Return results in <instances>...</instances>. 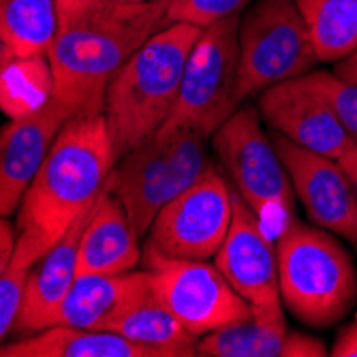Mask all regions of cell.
Returning a JSON list of instances; mask_svg holds the SVG:
<instances>
[{
  "label": "cell",
  "instance_id": "d6a6232c",
  "mask_svg": "<svg viewBox=\"0 0 357 357\" xmlns=\"http://www.w3.org/2000/svg\"><path fill=\"white\" fill-rule=\"evenodd\" d=\"M124 3H154V0H124Z\"/></svg>",
  "mask_w": 357,
  "mask_h": 357
},
{
  "label": "cell",
  "instance_id": "ac0fdd59",
  "mask_svg": "<svg viewBox=\"0 0 357 357\" xmlns=\"http://www.w3.org/2000/svg\"><path fill=\"white\" fill-rule=\"evenodd\" d=\"M204 357H326L328 347L314 336L276 328L255 319L234 323L199 338Z\"/></svg>",
  "mask_w": 357,
  "mask_h": 357
},
{
  "label": "cell",
  "instance_id": "277c9868",
  "mask_svg": "<svg viewBox=\"0 0 357 357\" xmlns=\"http://www.w3.org/2000/svg\"><path fill=\"white\" fill-rule=\"evenodd\" d=\"M276 252L280 300L302 323L328 328L349 312L357 272L332 231L294 218L276 238Z\"/></svg>",
  "mask_w": 357,
  "mask_h": 357
},
{
  "label": "cell",
  "instance_id": "4dcf8cb0",
  "mask_svg": "<svg viewBox=\"0 0 357 357\" xmlns=\"http://www.w3.org/2000/svg\"><path fill=\"white\" fill-rule=\"evenodd\" d=\"M334 73H336L338 77H342V79H347V82H351V84L357 86V52L351 54L349 58L336 62Z\"/></svg>",
  "mask_w": 357,
  "mask_h": 357
},
{
  "label": "cell",
  "instance_id": "cb8c5ba5",
  "mask_svg": "<svg viewBox=\"0 0 357 357\" xmlns=\"http://www.w3.org/2000/svg\"><path fill=\"white\" fill-rule=\"evenodd\" d=\"M37 264V257L32 255L24 244L15 242L13 261L7 272L0 276V347L5 344V338L13 332L15 319L22 306L26 278L30 268Z\"/></svg>",
  "mask_w": 357,
  "mask_h": 357
},
{
  "label": "cell",
  "instance_id": "1f68e13d",
  "mask_svg": "<svg viewBox=\"0 0 357 357\" xmlns=\"http://www.w3.org/2000/svg\"><path fill=\"white\" fill-rule=\"evenodd\" d=\"M11 58H13V54H11V50H9V45H7V41H5V37H3V32H0V73H3L5 64H7Z\"/></svg>",
  "mask_w": 357,
  "mask_h": 357
},
{
  "label": "cell",
  "instance_id": "6da1fadb",
  "mask_svg": "<svg viewBox=\"0 0 357 357\" xmlns=\"http://www.w3.org/2000/svg\"><path fill=\"white\" fill-rule=\"evenodd\" d=\"M116 163L103 114L69 118L17 208V242L43 257L96 204Z\"/></svg>",
  "mask_w": 357,
  "mask_h": 357
},
{
  "label": "cell",
  "instance_id": "ba28073f",
  "mask_svg": "<svg viewBox=\"0 0 357 357\" xmlns=\"http://www.w3.org/2000/svg\"><path fill=\"white\" fill-rule=\"evenodd\" d=\"M319 62L296 0H257L238 28V96L296 79Z\"/></svg>",
  "mask_w": 357,
  "mask_h": 357
},
{
  "label": "cell",
  "instance_id": "44dd1931",
  "mask_svg": "<svg viewBox=\"0 0 357 357\" xmlns=\"http://www.w3.org/2000/svg\"><path fill=\"white\" fill-rule=\"evenodd\" d=\"M319 62L357 52V0H296Z\"/></svg>",
  "mask_w": 357,
  "mask_h": 357
},
{
  "label": "cell",
  "instance_id": "4316f807",
  "mask_svg": "<svg viewBox=\"0 0 357 357\" xmlns=\"http://www.w3.org/2000/svg\"><path fill=\"white\" fill-rule=\"evenodd\" d=\"M15 242H17L15 225L9 220V216H0V276L7 272V268L13 261Z\"/></svg>",
  "mask_w": 357,
  "mask_h": 357
},
{
  "label": "cell",
  "instance_id": "9a60e30c",
  "mask_svg": "<svg viewBox=\"0 0 357 357\" xmlns=\"http://www.w3.org/2000/svg\"><path fill=\"white\" fill-rule=\"evenodd\" d=\"M94 208V206H92ZM90 208V210H92ZM88 212H84L71 229L64 234L43 257L37 259V264L30 268L26 278L22 306L15 319L13 332L15 336H30L45 328L56 326V319L64 298L75 282L77 272V250L79 238L88 220Z\"/></svg>",
  "mask_w": 357,
  "mask_h": 357
},
{
  "label": "cell",
  "instance_id": "5b68a950",
  "mask_svg": "<svg viewBox=\"0 0 357 357\" xmlns=\"http://www.w3.org/2000/svg\"><path fill=\"white\" fill-rule=\"evenodd\" d=\"M212 165L206 137L195 131L156 133L142 146L128 150L107 180L142 238L150 231L156 214L190 188Z\"/></svg>",
  "mask_w": 357,
  "mask_h": 357
},
{
  "label": "cell",
  "instance_id": "f1b7e54d",
  "mask_svg": "<svg viewBox=\"0 0 357 357\" xmlns=\"http://www.w3.org/2000/svg\"><path fill=\"white\" fill-rule=\"evenodd\" d=\"M330 355H334V357H357V319L340 330Z\"/></svg>",
  "mask_w": 357,
  "mask_h": 357
},
{
  "label": "cell",
  "instance_id": "9c48e42d",
  "mask_svg": "<svg viewBox=\"0 0 357 357\" xmlns=\"http://www.w3.org/2000/svg\"><path fill=\"white\" fill-rule=\"evenodd\" d=\"M144 268L152 274V289L186 330L206 336L220 328L252 319L250 304L206 259L172 257L146 244Z\"/></svg>",
  "mask_w": 357,
  "mask_h": 357
},
{
  "label": "cell",
  "instance_id": "7402d4cb",
  "mask_svg": "<svg viewBox=\"0 0 357 357\" xmlns=\"http://www.w3.org/2000/svg\"><path fill=\"white\" fill-rule=\"evenodd\" d=\"M58 28L56 0H0V32L13 58L47 54Z\"/></svg>",
  "mask_w": 357,
  "mask_h": 357
},
{
  "label": "cell",
  "instance_id": "603a6c76",
  "mask_svg": "<svg viewBox=\"0 0 357 357\" xmlns=\"http://www.w3.org/2000/svg\"><path fill=\"white\" fill-rule=\"evenodd\" d=\"M54 96V73L47 54L15 56L0 73V112L9 120L43 107Z\"/></svg>",
  "mask_w": 357,
  "mask_h": 357
},
{
  "label": "cell",
  "instance_id": "4fadbf2b",
  "mask_svg": "<svg viewBox=\"0 0 357 357\" xmlns=\"http://www.w3.org/2000/svg\"><path fill=\"white\" fill-rule=\"evenodd\" d=\"M259 116L289 142L310 152L338 158L351 137L332 105L302 77L270 86L259 96Z\"/></svg>",
  "mask_w": 357,
  "mask_h": 357
},
{
  "label": "cell",
  "instance_id": "7a4b0ae2",
  "mask_svg": "<svg viewBox=\"0 0 357 357\" xmlns=\"http://www.w3.org/2000/svg\"><path fill=\"white\" fill-rule=\"evenodd\" d=\"M165 24H169L167 0H109L60 26L47 50L54 99L71 118L103 114L105 92L114 75Z\"/></svg>",
  "mask_w": 357,
  "mask_h": 357
},
{
  "label": "cell",
  "instance_id": "83f0119b",
  "mask_svg": "<svg viewBox=\"0 0 357 357\" xmlns=\"http://www.w3.org/2000/svg\"><path fill=\"white\" fill-rule=\"evenodd\" d=\"M109 3V0H56V7H58V20L60 26L69 24L73 20H77L79 15L88 13L90 9H96Z\"/></svg>",
  "mask_w": 357,
  "mask_h": 357
},
{
  "label": "cell",
  "instance_id": "e0dca14e",
  "mask_svg": "<svg viewBox=\"0 0 357 357\" xmlns=\"http://www.w3.org/2000/svg\"><path fill=\"white\" fill-rule=\"evenodd\" d=\"M152 291L148 270L77 276L64 298L56 326L109 330L112 323Z\"/></svg>",
  "mask_w": 357,
  "mask_h": 357
},
{
  "label": "cell",
  "instance_id": "ffe728a7",
  "mask_svg": "<svg viewBox=\"0 0 357 357\" xmlns=\"http://www.w3.org/2000/svg\"><path fill=\"white\" fill-rule=\"evenodd\" d=\"M0 357H148L144 349L112 330L52 326L0 347Z\"/></svg>",
  "mask_w": 357,
  "mask_h": 357
},
{
  "label": "cell",
  "instance_id": "d4e9b609",
  "mask_svg": "<svg viewBox=\"0 0 357 357\" xmlns=\"http://www.w3.org/2000/svg\"><path fill=\"white\" fill-rule=\"evenodd\" d=\"M302 79L332 105L351 142L357 144V86L334 71H310Z\"/></svg>",
  "mask_w": 357,
  "mask_h": 357
},
{
  "label": "cell",
  "instance_id": "5bb4252c",
  "mask_svg": "<svg viewBox=\"0 0 357 357\" xmlns=\"http://www.w3.org/2000/svg\"><path fill=\"white\" fill-rule=\"evenodd\" d=\"M71 116L54 96L26 116L9 120L0 128V216L17 212L24 195Z\"/></svg>",
  "mask_w": 357,
  "mask_h": 357
},
{
  "label": "cell",
  "instance_id": "d6986e66",
  "mask_svg": "<svg viewBox=\"0 0 357 357\" xmlns=\"http://www.w3.org/2000/svg\"><path fill=\"white\" fill-rule=\"evenodd\" d=\"M109 330L144 349L148 357L197 355L199 336H195L182 326V321L156 298L154 289L126 312H122L109 326Z\"/></svg>",
  "mask_w": 357,
  "mask_h": 357
},
{
  "label": "cell",
  "instance_id": "30bf717a",
  "mask_svg": "<svg viewBox=\"0 0 357 357\" xmlns=\"http://www.w3.org/2000/svg\"><path fill=\"white\" fill-rule=\"evenodd\" d=\"M214 264L231 287L250 304L252 319L287 328L278 284L276 238L261 225L250 206L231 190V222Z\"/></svg>",
  "mask_w": 357,
  "mask_h": 357
},
{
  "label": "cell",
  "instance_id": "484cf974",
  "mask_svg": "<svg viewBox=\"0 0 357 357\" xmlns=\"http://www.w3.org/2000/svg\"><path fill=\"white\" fill-rule=\"evenodd\" d=\"M250 0H178L167 7V20L206 28L218 20L240 15Z\"/></svg>",
  "mask_w": 357,
  "mask_h": 357
},
{
  "label": "cell",
  "instance_id": "8992f818",
  "mask_svg": "<svg viewBox=\"0 0 357 357\" xmlns=\"http://www.w3.org/2000/svg\"><path fill=\"white\" fill-rule=\"evenodd\" d=\"M212 148L236 192L278 238L296 218V190L272 137L264 131L259 112L250 105L238 107L216 128Z\"/></svg>",
  "mask_w": 357,
  "mask_h": 357
},
{
  "label": "cell",
  "instance_id": "3957f363",
  "mask_svg": "<svg viewBox=\"0 0 357 357\" xmlns=\"http://www.w3.org/2000/svg\"><path fill=\"white\" fill-rule=\"evenodd\" d=\"M202 28L169 22L131 56L107 86L103 116L118 158L154 137L176 109L182 75Z\"/></svg>",
  "mask_w": 357,
  "mask_h": 357
},
{
  "label": "cell",
  "instance_id": "2e32d148",
  "mask_svg": "<svg viewBox=\"0 0 357 357\" xmlns=\"http://www.w3.org/2000/svg\"><path fill=\"white\" fill-rule=\"evenodd\" d=\"M139 261V236L133 231L124 206L105 184L79 238L75 274H120L135 270Z\"/></svg>",
  "mask_w": 357,
  "mask_h": 357
},
{
  "label": "cell",
  "instance_id": "52a82bcc",
  "mask_svg": "<svg viewBox=\"0 0 357 357\" xmlns=\"http://www.w3.org/2000/svg\"><path fill=\"white\" fill-rule=\"evenodd\" d=\"M240 15H231L202 28L186 60L176 109L158 133H172L186 128V131H195L208 139L240 107Z\"/></svg>",
  "mask_w": 357,
  "mask_h": 357
},
{
  "label": "cell",
  "instance_id": "7c38bea8",
  "mask_svg": "<svg viewBox=\"0 0 357 357\" xmlns=\"http://www.w3.org/2000/svg\"><path fill=\"white\" fill-rule=\"evenodd\" d=\"M272 144L308 218L357 250V199L338 158L310 152L280 133L272 135Z\"/></svg>",
  "mask_w": 357,
  "mask_h": 357
},
{
  "label": "cell",
  "instance_id": "8fae6325",
  "mask_svg": "<svg viewBox=\"0 0 357 357\" xmlns=\"http://www.w3.org/2000/svg\"><path fill=\"white\" fill-rule=\"evenodd\" d=\"M229 222L231 188L216 167H210L156 214L148 244L172 257L208 259L220 248Z\"/></svg>",
  "mask_w": 357,
  "mask_h": 357
},
{
  "label": "cell",
  "instance_id": "f546056e",
  "mask_svg": "<svg viewBox=\"0 0 357 357\" xmlns=\"http://www.w3.org/2000/svg\"><path fill=\"white\" fill-rule=\"evenodd\" d=\"M338 163L342 165V169L347 172L353 192H355V199H357V144L351 142V146L338 156Z\"/></svg>",
  "mask_w": 357,
  "mask_h": 357
},
{
  "label": "cell",
  "instance_id": "836d02e7",
  "mask_svg": "<svg viewBox=\"0 0 357 357\" xmlns=\"http://www.w3.org/2000/svg\"><path fill=\"white\" fill-rule=\"evenodd\" d=\"M174 3H178V0H167V7H169V5H174Z\"/></svg>",
  "mask_w": 357,
  "mask_h": 357
}]
</instances>
